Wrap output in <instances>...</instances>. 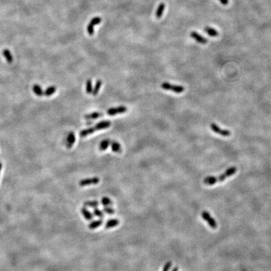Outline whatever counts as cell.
Returning <instances> with one entry per match:
<instances>
[{
  "mask_svg": "<svg viewBox=\"0 0 271 271\" xmlns=\"http://www.w3.org/2000/svg\"><path fill=\"white\" fill-rule=\"evenodd\" d=\"M237 172V168L231 167L230 168L227 169L225 172L223 174L220 175L219 177L215 176H208L206 177L203 180V183L205 185H213L217 182H221L224 181L225 179L233 175Z\"/></svg>",
  "mask_w": 271,
  "mask_h": 271,
  "instance_id": "cell-1",
  "label": "cell"
},
{
  "mask_svg": "<svg viewBox=\"0 0 271 271\" xmlns=\"http://www.w3.org/2000/svg\"><path fill=\"white\" fill-rule=\"evenodd\" d=\"M161 87H162V89H163L165 90L172 91V92H173V93H176V94H181V93H183L184 90H185V88H184V87H183L181 85L171 84L168 82L162 83L161 84Z\"/></svg>",
  "mask_w": 271,
  "mask_h": 271,
  "instance_id": "cell-2",
  "label": "cell"
},
{
  "mask_svg": "<svg viewBox=\"0 0 271 271\" xmlns=\"http://www.w3.org/2000/svg\"><path fill=\"white\" fill-rule=\"evenodd\" d=\"M99 181L100 179L98 177H93L83 179V180L79 181V184L80 186L84 187L92 185H97V184H98L99 183Z\"/></svg>",
  "mask_w": 271,
  "mask_h": 271,
  "instance_id": "cell-3",
  "label": "cell"
},
{
  "mask_svg": "<svg viewBox=\"0 0 271 271\" xmlns=\"http://www.w3.org/2000/svg\"><path fill=\"white\" fill-rule=\"evenodd\" d=\"M210 128L212 129V130L214 133L218 134L220 136H222L228 137L231 134V132L229 131V130L221 129L220 127H219L218 125H216V124H215L214 123L210 124Z\"/></svg>",
  "mask_w": 271,
  "mask_h": 271,
  "instance_id": "cell-4",
  "label": "cell"
},
{
  "mask_svg": "<svg viewBox=\"0 0 271 271\" xmlns=\"http://www.w3.org/2000/svg\"><path fill=\"white\" fill-rule=\"evenodd\" d=\"M202 216L203 220H205L207 222L211 228H212L213 229L217 228V223H216L214 219L212 217V216L209 214V213L206 212V211H203L202 213Z\"/></svg>",
  "mask_w": 271,
  "mask_h": 271,
  "instance_id": "cell-5",
  "label": "cell"
},
{
  "mask_svg": "<svg viewBox=\"0 0 271 271\" xmlns=\"http://www.w3.org/2000/svg\"><path fill=\"white\" fill-rule=\"evenodd\" d=\"M127 111V107L125 106H119L117 107H114V108H111V109H108L107 111V114H109V116H114L116 114H121L124 113Z\"/></svg>",
  "mask_w": 271,
  "mask_h": 271,
  "instance_id": "cell-6",
  "label": "cell"
},
{
  "mask_svg": "<svg viewBox=\"0 0 271 271\" xmlns=\"http://www.w3.org/2000/svg\"><path fill=\"white\" fill-rule=\"evenodd\" d=\"M190 36L195 41H197L199 43H201V44H205L208 42V40L207 39L200 35L196 31H192L190 34Z\"/></svg>",
  "mask_w": 271,
  "mask_h": 271,
  "instance_id": "cell-7",
  "label": "cell"
},
{
  "mask_svg": "<svg viewBox=\"0 0 271 271\" xmlns=\"http://www.w3.org/2000/svg\"><path fill=\"white\" fill-rule=\"evenodd\" d=\"M80 212H81V213H82V216H84V218L87 220L90 221L94 219V214L92 213L87 208V207H84L81 208Z\"/></svg>",
  "mask_w": 271,
  "mask_h": 271,
  "instance_id": "cell-8",
  "label": "cell"
},
{
  "mask_svg": "<svg viewBox=\"0 0 271 271\" xmlns=\"http://www.w3.org/2000/svg\"><path fill=\"white\" fill-rule=\"evenodd\" d=\"M119 223H120L119 220L117 219H109L106 221V223L105 224V228L106 229H112L114 227H117L119 224Z\"/></svg>",
  "mask_w": 271,
  "mask_h": 271,
  "instance_id": "cell-9",
  "label": "cell"
},
{
  "mask_svg": "<svg viewBox=\"0 0 271 271\" xmlns=\"http://www.w3.org/2000/svg\"><path fill=\"white\" fill-rule=\"evenodd\" d=\"M111 124V123L109 121H103L99 122L98 124H97L96 125L94 126V127L97 131H98V130L104 129L109 127Z\"/></svg>",
  "mask_w": 271,
  "mask_h": 271,
  "instance_id": "cell-10",
  "label": "cell"
},
{
  "mask_svg": "<svg viewBox=\"0 0 271 271\" xmlns=\"http://www.w3.org/2000/svg\"><path fill=\"white\" fill-rule=\"evenodd\" d=\"M103 224V220L100 219L99 220H94L93 221H91L90 223L89 224L88 227L89 229L90 230H94L97 228H99V227H101Z\"/></svg>",
  "mask_w": 271,
  "mask_h": 271,
  "instance_id": "cell-11",
  "label": "cell"
},
{
  "mask_svg": "<svg viewBox=\"0 0 271 271\" xmlns=\"http://www.w3.org/2000/svg\"><path fill=\"white\" fill-rule=\"evenodd\" d=\"M110 146H111V148L113 152L120 153L122 151L121 146L119 143L114 141H111Z\"/></svg>",
  "mask_w": 271,
  "mask_h": 271,
  "instance_id": "cell-12",
  "label": "cell"
},
{
  "mask_svg": "<svg viewBox=\"0 0 271 271\" xmlns=\"http://www.w3.org/2000/svg\"><path fill=\"white\" fill-rule=\"evenodd\" d=\"M75 141V134L73 132L70 133L68 135V137L67 139V148H71L72 147V145Z\"/></svg>",
  "mask_w": 271,
  "mask_h": 271,
  "instance_id": "cell-13",
  "label": "cell"
},
{
  "mask_svg": "<svg viewBox=\"0 0 271 271\" xmlns=\"http://www.w3.org/2000/svg\"><path fill=\"white\" fill-rule=\"evenodd\" d=\"M99 205V203L97 200H87L84 203V206L87 208H97Z\"/></svg>",
  "mask_w": 271,
  "mask_h": 271,
  "instance_id": "cell-14",
  "label": "cell"
},
{
  "mask_svg": "<svg viewBox=\"0 0 271 271\" xmlns=\"http://www.w3.org/2000/svg\"><path fill=\"white\" fill-rule=\"evenodd\" d=\"M204 31L205 33H207L210 36L215 37L219 35V32L217 31V30H216L215 29H214L213 28H211V27H209V26H207V27H206V28H205Z\"/></svg>",
  "mask_w": 271,
  "mask_h": 271,
  "instance_id": "cell-15",
  "label": "cell"
},
{
  "mask_svg": "<svg viewBox=\"0 0 271 271\" xmlns=\"http://www.w3.org/2000/svg\"><path fill=\"white\" fill-rule=\"evenodd\" d=\"M165 8V3H160L158 9H157V10H156V17L157 18H161L162 13H163V12H164Z\"/></svg>",
  "mask_w": 271,
  "mask_h": 271,
  "instance_id": "cell-16",
  "label": "cell"
},
{
  "mask_svg": "<svg viewBox=\"0 0 271 271\" xmlns=\"http://www.w3.org/2000/svg\"><path fill=\"white\" fill-rule=\"evenodd\" d=\"M111 141L109 139H104L99 144V150L101 151H105L110 146Z\"/></svg>",
  "mask_w": 271,
  "mask_h": 271,
  "instance_id": "cell-17",
  "label": "cell"
},
{
  "mask_svg": "<svg viewBox=\"0 0 271 271\" xmlns=\"http://www.w3.org/2000/svg\"><path fill=\"white\" fill-rule=\"evenodd\" d=\"M56 90L57 88L55 86H50L49 87H48L44 93H43V95L47 97H49L55 93L56 92Z\"/></svg>",
  "mask_w": 271,
  "mask_h": 271,
  "instance_id": "cell-18",
  "label": "cell"
},
{
  "mask_svg": "<svg viewBox=\"0 0 271 271\" xmlns=\"http://www.w3.org/2000/svg\"><path fill=\"white\" fill-rule=\"evenodd\" d=\"M103 116V114L101 112H93L89 114H87L85 116V119L89 120V119H94L98 117H102Z\"/></svg>",
  "mask_w": 271,
  "mask_h": 271,
  "instance_id": "cell-19",
  "label": "cell"
},
{
  "mask_svg": "<svg viewBox=\"0 0 271 271\" xmlns=\"http://www.w3.org/2000/svg\"><path fill=\"white\" fill-rule=\"evenodd\" d=\"M3 55L4 57L6 58L7 59V60L8 63H12L13 62V56L12 55V53H11V52H9V50L8 49H5L3 50Z\"/></svg>",
  "mask_w": 271,
  "mask_h": 271,
  "instance_id": "cell-20",
  "label": "cell"
},
{
  "mask_svg": "<svg viewBox=\"0 0 271 271\" xmlns=\"http://www.w3.org/2000/svg\"><path fill=\"white\" fill-rule=\"evenodd\" d=\"M33 91H34V93L38 96L43 95V92L41 88V87L39 85L35 84L33 87Z\"/></svg>",
  "mask_w": 271,
  "mask_h": 271,
  "instance_id": "cell-21",
  "label": "cell"
},
{
  "mask_svg": "<svg viewBox=\"0 0 271 271\" xmlns=\"http://www.w3.org/2000/svg\"><path fill=\"white\" fill-rule=\"evenodd\" d=\"M101 204L104 207H107V206H112L113 203L111 199H110L109 197H102L101 199Z\"/></svg>",
  "mask_w": 271,
  "mask_h": 271,
  "instance_id": "cell-22",
  "label": "cell"
},
{
  "mask_svg": "<svg viewBox=\"0 0 271 271\" xmlns=\"http://www.w3.org/2000/svg\"><path fill=\"white\" fill-rule=\"evenodd\" d=\"M102 84V82L101 80H99L97 81V82L95 84L94 88L93 90V93H92L94 95H96L97 94H98L99 89L101 87Z\"/></svg>",
  "mask_w": 271,
  "mask_h": 271,
  "instance_id": "cell-23",
  "label": "cell"
},
{
  "mask_svg": "<svg viewBox=\"0 0 271 271\" xmlns=\"http://www.w3.org/2000/svg\"><path fill=\"white\" fill-rule=\"evenodd\" d=\"M93 214L95 215L97 217H99L100 219H102L104 217V212L102 210H101L98 208H94L93 211Z\"/></svg>",
  "mask_w": 271,
  "mask_h": 271,
  "instance_id": "cell-24",
  "label": "cell"
},
{
  "mask_svg": "<svg viewBox=\"0 0 271 271\" xmlns=\"http://www.w3.org/2000/svg\"><path fill=\"white\" fill-rule=\"evenodd\" d=\"M103 212L108 215H112L115 213V210L111 206H107V207H104L103 208Z\"/></svg>",
  "mask_w": 271,
  "mask_h": 271,
  "instance_id": "cell-25",
  "label": "cell"
},
{
  "mask_svg": "<svg viewBox=\"0 0 271 271\" xmlns=\"http://www.w3.org/2000/svg\"><path fill=\"white\" fill-rule=\"evenodd\" d=\"M93 85H92L91 80L89 79L86 82V92L87 94H90L93 93Z\"/></svg>",
  "mask_w": 271,
  "mask_h": 271,
  "instance_id": "cell-26",
  "label": "cell"
},
{
  "mask_svg": "<svg viewBox=\"0 0 271 271\" xmlns=\"http://www.w3.org/2000/svg\"><path fill=\"white\" fill-rule=\"evenodd\" d=\"M101 21H102V19L100 17H94L90 20L89 23L93 25V26H95L96 25H98L99 23H100Z\"/></svg>",
  "mask_w": 271,
  "mask_h": 271,
  "instance_id": "cell-27",
  "label": "cell"
},
{
  "mask_svg": "<svg viewBox=\"0 0 271 271\" xmlns=\"http://www.w3.org/2000/svg\"><path fill=\"white\" fill-rule=\"evenodd\" d=\"M94 26L93 25H91L90 23H89L88 26H87V32H88V34L91 36V35H93L94 34Z\"/></svg>",
  "mask_w": 271,
  "mask_h": 271,
  "instance_id": "cell-28",
  "label": "cell"
},
{
  "mask_svg": "<svg viewBox=\"0 0 271 271\" xmlns=\"http://www.w3.org/2000/svg\"><path fill=\"white\" fill-rule=\"evenodd\" d=\"M171 265L172 263L171 262H166L164 265L163 269H162V271H169L171 267Z\"/></svg>",
  "mask_w": 271,
  "mask_h": 271,
  "instance_id": "cell-29",
  "label": "cell"
},
{
  "mask_svg": "<svg viewBox=\"0 0 271 271\" xmlns=\"http://www.w3.org/2000/svg\"><path fill=\"white\" fill-rule=\"evenodd\" d=\"M219 1L223 5H227L229 3V0H219Z\"/></svg>",
  "mask_w": 271,
  "mask_h": 271,
  "instance_id": "cell-30",
  "label": "cell"
},
{
  "mask_svg": "<svg viewBox=\"0 0 271 271\" xmlns=\"http://www.w3.org/2000/svg\"><path fill=\"white\" fill-rule=\"evenodd\" d=\"M171 271H178V267H175Z\"/></svg>",
  "mask_w": 271,
  "mask_h": 271,
  "instance_id": "cell-31",
  "label": "cell"
},
{
  "mask_svg": "<svg viewBox=\"0 0 271 271\" xmlns=\"http://www.w3.org/2000/svg\"><path fill=\"white\" fill-rule=\"evenodd\" d=\"M1 168H2V164L1 163V162H0V172H1Z\"/></svg>",
  "mask_w": 271,
  "mask_h": 271,
  "instance_id": "cell-32",
  "label": "cell"
},
{
  "mask_svg": "<svg viewBox=\"0 0 271 271\" xmlns=\"http://www.w3.org/2000/svg\"><path fill=\"white\" fill-rule=\"evenodd\" d=\"M242 271H246V270H242Z\"/></svg>",
  "mask_w": 271,
  "mask_h": 271,
  "instance_id": "cell-33",
  "label": "cell"
}]
</instances>
